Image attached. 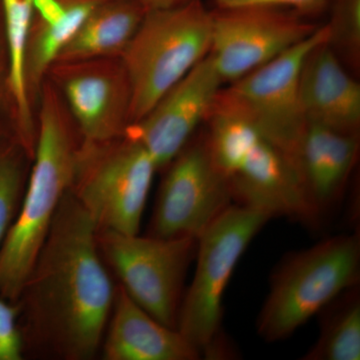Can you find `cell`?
<instances>
[{"label":"cell","mask_w":360,"mask_h":360,"mask_svg":"<svg viewBox=\"0 0 360 360\" xmlns=\"http://www.w3.org/2000/svg\"><path fill=\"white\" fill-rule=\"evenodd\" d=\"M115 292L96 226L68 191L14 302L25 359H96Z\"/></svg>","instance_id":"1"},{"label":"cell","mask_w":360,"mask_h":360,"mask_svg":"<svg viewBox=\"0 0 360 360\" xmlns=\"http://www.w3.org/2000/svg\"><path fill=\"white\" fill-rule=\"evenodd\" d=\"M39 103L37 143L25 194L0 250V296L13 303L70 191L82 139L60 94L47 78Z\"/></svg>","instance_id":"2"},{"label":"cell","mask_w":360,"mask_h":360,"mask_svg":"<svg viewBox=\"0 0 360 360\" xmlns=\"http://www.w3.org/2000/svg\"><path fill=\"white\" fill-rule=\"evenodd\" d=\"M210 47L212 11L201 0L146 11L120 56L131 89L130 124L148 115Z\"/></svg>","instance_id":"3"},{"label":"cell","mask_w":360,"mask_h":360,"mask_svg":"<svg viewBox=\"0 0 360 360\" xmlns=\"http://www.w3.org/2000/svg\"><path fill=\"white\" fill-rule=\"evenodd\" d=\"M359 277V234L333 236L292 253L272 277L258 316V333L269 342L288 338L356 286Z\"/></svg>","instance_id":"4"},{"label":"cell","mask_w":360,"mask_h":360,"mask_svg":"<svg viewBox=\"0 0 360 360\" xmlns=\"http://www.w3.org/2000/svg\"><path fill=\"white\" fill-rule=\"evenodd\" d=\"M158 172L148 151L127 135L103 141L80 139L70 193L96 231L139 234Z\"/></svg>","instance_id":"5"},{"label":"cell","mask_w":360,"mask_h":360,"mask_svg":"<svg viewBox=\"0 0 360 360\" xmlns=\"http://www.w3.org/2000/svg\"><path fill=\"white\" fill-rule=\"evenodd\" d=\"M271 219L248 206L231 205L206 229L196 245V269L182 297L177 330L201 356H222V302L232 274L251 241Z\"/></svg>","instance_id":"6"},{"label":"cell","mask_w":360,"mask_h":360,"mask_svg":"<svg viewBox=\"0 0 360 360\" xmlns=\"http://www.w3.org/2000/svg\"><path fill=\"white\" fill-rule=\"evenodd\" d=\"M328 39V25L319 26L300 44L222 87L213 104L252 123L298 172L300 148L309 127L300 98V71L307 54Z\"/></svg>","instance_id":"7"},{"label":"cell","mask_w":360,"mask_h":360,"mask_svg":"<svg viewBox=\"0 0 360 360\" xmlns=\"http://www.w3.org/2000/svg\"><path fill=\"white\" fill-rule=\"evenodd\" d=\"M96 243L116 283L156 321L177 329L184 279L198 240L103 231H96Z\"/></svg>","instance_id":"8"},{"label":"cell","mask_w":360,"mask_h":360,"mask_svg":"<svg viewBox=\"0 0 360 360\" xmlns=\"http://www.w3.org/2000/svg\"><path fill=\"white\" fill-rule=\"evenodd\" d=\"M163 170L146 236L198 240L233 202L231 184L213 161L206 132L194 135Z\"/></svg>","instance_id":"9"},{"label":"cell","mask_w":360,"mask_h":360,"mask_svg":"<svg viewBox=\"0 0 360 360\" xmlns=\"http://www.w3.org/2000/svg\"><path fill=\"white\" fill-rule=\"evenodd\" d=\"M217 168L231 184L232 200L274 217L311 224L319 219L295 165L250 127L220 149Z\"/></svg>","instance_id":"10"},{"label":"cell","mask_w":360,"mask_h":360,"mask_svg":"<svg viewBox=\"0 0 360 360\" xmlns=\"http://www.w3.org/2000/svg\"><path fill=\"white\" fill-rule=\"evenodd\" d=\"M307 16L271 7L212 11V56L224 84H231L314 34Z\"/></svg>","instance_id":"11"},{"label":"cell","mask_w":360,"mask_h":360,"mask_svg":"<svg viewBox=\"0 0 360 360\" xmlns=\"http://www.w3.org/2000/svg\"><path fill=\"white\" fill-rule=\"evenodd\" d=\"M46 78L60 94L82 139L103 141L124 134L131 89L120 58L54 63Z\"/></svg>","instance_id":"12"},{"label":"cell","mask_w":360,"mask_h":360,"mask_svg":"<svg viewBox=\"0 0 360 360\" xmlns=\"http://www.w3.org/2000/svg\"><path fill=\"white\" fill-rule=\"evenodd\" d=\"M224 84L208 54L124 134L148 151L158 172L165 169L206 122Z\"/></svg>","instance_id":"13"},{"label":"cell","mask_w":360,"mask_h":360,"mask_svg":"<svg viewBox=\"0 0 360 360\" xmlns=\"http://www.w3.org/2000/svg\"><path fill=\"white\" fill-rule=\"evenodd\" d=\"M326 42L307 54L300 71L305 117L312 124L359 135L360 85Z\"/></svg>","instance_id":"14"},{"label":"cell","mask_w":360,"mask_h":360,"mask_svg":"<svg viewBox=\"0 0 360 360\" xmlns=\"http://www.w3.org/2000/svg\"><path fill=\"white\" fill-rule=\"evenodd\" d=\"M98 356L103 360H198L200 352L177 329L156 321L116 283Z\"/></svg>","instance_id":"15"},{"label":"cell","mask_w":360,"mask_h":360,"mask_svg":"<svg viewBox=\"0 0 360 360\" xmlns=\"http://www.w3.org/2000/svg\"><path fill=\"white\" fill-rule=\"evenodd\" d=\"M359 153V135L309 123L300 153V172L317 217L340 200Z\"/></svg>","instance_id":"16"},{"label":"cell","mask_w":360,"mask_h":360,"mask_svg":"<svg viewBox=\"0 0 360 360\" xmlns=\"http://www.w3.org/2000/svg\"><path fill=\"white\" fill-rule=\"evenodd\" d=\"M146 13L139 0H103L85 18L56 63L120 58Z\"/></svg>","instance_id":"17"},{"label":"cell","mask_w":360,"mask_h":360,"mask_svg":"<svg viewBox=\"0 0 360 360\" xmlns=\"http://www.w3.org/2000/svg\"><path fill=\"white\" fill-rule=\"evenodd\" d=\"M4 37L8 54L9 94L14 111V137L30 158L37 143V120L28 96L25 59L34 11L33 0H1Z\"/></svg>","instance_id":"18"},{"label":"cell","mask_w":360,"mask_h":360,"mask_svg":"<svg viewBox=\"0 0 360 360\" xmlns=\"http://www.w3.org/2000/svg\"><path fill=\"white\" fill-rule=\"evenodd\" d=\"M103 0H66V13L56 23L33 18L25 59V79L32 105L39 103L47 73L79 26Z\"/></svg>","instance_id":"19"},{"label":"cell","mask_w":360,"mask_h":360,"mask_svg":"<svg viewBox=\"0 0 360 360\" xmlns=\"http://www.w3.org/2000/svg\"><path fill=\"white\" fill-rule=\"evenodd\" d=\"M356 286L333 300L321 324V335L305 360L360 359V298Z\"/></svg>","instance_id":"20"},{"label":"cell","mask_w":360,"mask_h":360,"mask_svg":"<svg viewBox=\"0 0 360 360\" xmlns=\"http://www.w3.org/2000/svg\"><path fill=\"white\" fill-rule=\"evenodd\" d=\"M30 163L15 139L0 143V250L20 212Z\"/></svg>","instance_id":"21"},{"label":"cell","mask_w":360,"mask_h":360,"mask_svg":"<svg viewBox=\"0 0 360 360\" xmlns=\"http://www.w3.org/2000/svg\"><path fill=\"white\" fill-rule=\"evenodd\" d=\"M328 28V46L352 72L360 68V0H333Z\"/></svg>","instance_id":"22"},{"label":"cell","mask_w":360,"mask_h":360,"mask_svg":"<svg viewBox=\"0 0 360 360\" xmlns=\"http://www.w3.org/2000/svg\"><path fill=\"white\" fill-rule=\"evenodd\" d=\"M22 336L15 303L0 296V360H23Z\"/></svg>","instance_id":"23"},{"label":"cell","mask_w":360,"mask_h":360,"mask_svg":"<svg viewBox=\"0 0 360 360\" xmlns=\"http://www.w3.org/2000/svg\"><path fill=\"white\" fill-rule=\"evenodd\" d=\"M214 9L236 7H271L288 9L309 18L321 13L329 0H212Z\"/></svg>","instance_id":"24"},{"label":"cell","mask_w":360,"mask_h":360,"mask_svg":"<svg viewBox=\"0 0 360 360\" xmlns=\"http://www.w3.org/2000/svg\"><path fill=\"white\" fill-rule=\"evenodd\" d=\"M66 0H33L34 16L44 23H56L65 16Z\"/></svg>","instance_id":"25"},{"label":"cell","mask_w":360,"mask_h":360,"mask_svg":"<svg viewBox=\"0 0 360 360\" xmlns=\"http://www.w3.org/2000/svg\"><path fill=\"white\" fill-rule=\"evenodd\" d=\"M142 6L146 7V11H153V9L168 8L184 4L188 0H139Z\"/></svg>","instance_id":"26"}]
</instances>
